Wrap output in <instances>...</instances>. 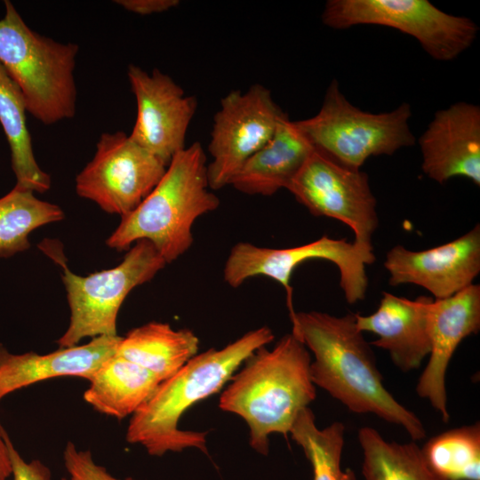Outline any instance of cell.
Here are the masks:
<instances>
[{
  "mask_svg": "<svg viewBox=\"0 0 480 480\" xmlns=\"http://www.w3.org/2000/svg\"><path fill=\"white\" fill-rule=\"evenodd\" d=\"M289 434L310 462L313 480H356L353 470L341 466L343 423L318 428L314 412L306 407L298 413Z\"/></svg>",
  "mask_w": 480,
  "mask_h": 480,
  "instance_id": "cell-24",
  "label": "cell"
},
{
  "mask_svg": "<svg viewBox=\"0 0 480 480\" xmlns=\"http://www.w3.org/2000/svg\"><path fill=\"white\" fill-rule=\"evenodd\" d=\"M6 432L0 424V480H6L12 472Z\"/></svg>",
  "mask_w": 480,
  "mask_h": 480,
  "instance_id": "cell-30",
  "label": "cell"
},
{
  "mask_svg": "<svg viewBox=\"0 0 480 480\" xmlns=\"http://www.w3.org/2000/svg\"><path fill=\"white\" fill-rule=\"evenodd\" d=\"M63 218L58 205L40 200L33 191L14 187L0 198V257L28 249V235L33 230Z\"/></svg>",
  "mask_w": 480,
  "mask_h": 480,
  "instance_id": "cell-25",
  "label": "cell"
},
{
  "mask_svg": "<svg viewBox=\"0 0 480 480\" xmlns=\"http://www.w3.org/2000/svg\"><path fill=\"white\" fill-rule=\"evenodd\" d=\"M311 260H324L336 265L340 272V285L348 303L354 304L364 299L368 286L366 266L374 262V253L359 248L353 242L328 236L289 248H269L239 242L229 252L223 268V277L232 288H237L251 277L273 279L285 291L292 318L296 312L292 304V276L299 265Z\"/></svg>",
  "mask_w": 480,
  "mask_h": 480,
  "instance_id": "cell-8",
  "label": "cell"
},
{
  "mask_svg": "<svg viewBox=\"0 0 480 480\" xmlns=\"http://www.w3.org/2000/svg\"><path fill=\"white\" fill-rule=\"evenodd\" d=\"M26 113L20 88L0 64V124L10 148L15 187L44 193L51 188V178L36 163Z\"/></svg>",
  "mask_w": 480,
  "mask_h": 480,
  "instance_id": "cell-22",
  "label": "cell"
},
{
  "mask_svg": "<svg viewBox=\"0 0 480 480\" xmlns=\"http://www.w3.org/2000/svg\"><path fill=\"white\" fill-rule=\"evenodd\" d=\"M285 115L270 90L260 84L225 95L213 116L208 144L210 188L228 186L243 164L271 139Z\"/></svg>",
  "mask_w": 480,
  "mask_h": 480,
  "instance_id": "cell-12",
  "label": "cell"
},
{
  "mask_svg": "<svg viewBox=\"0 0 480 480\" xmlns=\"http://www.w3.org/2000/svg\"><path fill=\"white\" fill-rule=\"evenodd\" d=\"M430 468L445 480H480L479 424L460 427L430 439L421 449Z\"/></svg>",
  "mask_w": 480,
  "mask_h": 480,
  "instance_id": "cell-26",
  "label": "cell"
},
{
  "mask_svg": "<svg viewBox=\"0 0 480 480\" xmlns=\"http://www.w3.org/2000/svg\"><path fill=\"white\" fill-rule=\"evenodd\" d=\"M121 336L102 335L81 346L54 352L12 354L0 345V400L36 382L57 377L91 380L102 364L116 354Z\"/></svg>",
  "mask_w": 480,
  "mask_h": 480,
  "instance_id": "cell-18",
  "label": "cell"
},
{
  "mask_svg": "<svg viewBox=\"0 0 480 480\" xmlns=\"http://www.w3.org/2000/svg\"><path fill=\"white\" fill-rule=\"evenodd\" d=\"M411 116L406 102L389 112L364 111L346 99L334 79L318 113L295 124L316 149L345 166L360 169L370 156H391L414 145Z\"/></svg>",
  "mask_w": 480,
  "mask_h": 480,
  "instance_id": "cell-6",
  "label": "cell"
},
{
  "mask_svg": "<svg viewBox=\"0 0 480 480\" xmlns=\"http://www.w3.org/2000/svg\"><path fill=\"white\" fill-rule=\"evenodd\" d=\"M166 265L155 246L140 240L115 268L81 276L64 268L62 280L70 308L60 348L76 346L84 338L115 336L121 305L137 286L150 281Z\"/></svg>",
  "mask_w": 480,
  "mask_h": 480,
  "instance_id": "cell-7",
  "label": "cell"
},
{
  "mask_svg": "<svg viewBox=\"0 0 480 480\" xmlns=\"http://www.w3.org/2000/svg\"><path fill=\"white\" fill-rule=\"evenodd\" d=\"M432 299L410 300L384 292L376 311L356 315V327L377 335L372 345L387 350L401 371L415 370L430 353L427 308Z\"/></svg>",
  "mask_w": 480,
  "mask_h": 480,
  "instance_id": "cell-17",
  "label": "cell"
},
{
  "mask_svg": "<svg viewBox=\"0 0 480 480\" xmlns=\"http://www.w3.org/2000/svg\"><path fill=\"white\" fill-rule=\"evenodd\" d=\"M422 170L443 184L465 177L480 185V108L457 102L436 112L419 139Z\"/></svg>",
  "mask_w": 480,
  "mask_h": 480,
  "instance_id": "cell-16",
  "label": "cell"
},
{
  "mask_svg": "<svg viewBox=\"0 0 480 480\" xmlns=\"http://www.w3.org/2000/svg\"><path fill=\"white\" fill-rule=\"evenodd\" d=\"M65 468L68 478L61 480H135L132 477L119 479L98 465L90 451L78 450L72 442H68L63 452Z\"/></svg>",
  "mask_w": 480,
  "mask_h": 480,
  "instance_id": "cell-27",
  "label": "cell"
},
{
  "mask_svg": "<svg viewBox=\"0 0 480 480\" xmlns=\"http://www.w3.org/2000/svg\"><path fill=\"white\" fill-rule=\"evenodd\" d=\"M310 364L308 349L291 332L271 349L254 351L221 393L220 409L245 421L258 453H268L270 435L287 436L298 413L315 400Z\"/></svg>",
  "mask_w": 480,
  "mask_h": 480,
  "instance_id": "cell-3",
  "label": "cell"
},
{
  "mask_svg": "<svg viewBox=\"0 0 480 480\" xmlns=\"http://www.w3.org/2000/svg\"><path fill=\"white\" fill-rule=\"evenodd\" d=\"M358 441L364 480H445L430 468L414 442L387 441L371 427L359 429Z\"/></svg>",
  "mask_w": 480,
  "mask_h": 480,
  "instance_id": "cell-23",
  "label": "cell"
},
{
  "mask_svg": "<svg viewBox=\"0 0 480 480\" xmlns=\"http://www.w3.org/2000/svg\"><path fill=\"white\" fill-rule=\"evenodd\" d=\"M6 443L9 449L13 480H52L49 468L40 460L26 461L13 446L6 434Z\"/></svg>",
  "mask_w": 480,
  "mask_h": 480,
  "instance_id": "cell-28",
  "label": "cell"
},
{
  "mask_svg": "<svg viewBox=\"0 0 480 480\" xmlns=\"http://www.w3.org/2000/svg\"><path fill=\"white\" fill-rule=\"evenodd\" d=\"M356 315L295 312L292 332L314 354V385L356 413H373L403 427L413 441L426 436L420 420L402 405L382 382L373 352L356 324Z\"/></svg>",
  "mask_w": 480,
  "mask_h": 480,
  "instance_id": "cell-1",
  "label": "cell"
},
{
  "mask_svg": "<svg viewBox=\"0 0 480 480\" xmlns=\"http://www.w3.org/2000/svg\"><path fill=\"white\" fill-rule=\"evenodd\" d=\"M207 164L199 142L178 152L154 189L122 217L107 245L124 251L137 241L147 240L166 264L183 255L193 244L195 221L220 206L209 186Z\"/></svg>",
  "mask_w": 480,
  "mask_h": 480,
  "instance_id": "cell-4",
  "label": "cell"
},
{
  "mask_svg": "<svg viewBox=\"0 0 480 480\" xmlns=\"http://www.w3.org/2000/svg\"><path fill=\"white\" fill-rule=\"evenodd\" d=\"M127 76L137 104L136 120L129 136L168 166L186 148V135L197 100L157 68L148 73L131 64Z\"/></svg>",
  "mask_w": 480,
  "mask_h": 480,
  "instance_id": "cell-13",
  "label": "cell"
},
{
  "mask_svg": "<svg viewBox=\"0 0 480 480\" xmlns=\"http://www.w3.org/2000/svg\"><path fill=\"white\" fill-rule=\"evenodd\" d=\"M114 2L126 11L139 15L167 12L180 4L178 0H116Z\"/></svg>",
  "mask_w": 480,
  "mask_h": 480,
  "instance_id": "cell-29",
  "label": "cell"
},
{
  "mask_svg": "<svg viewBox=\"0 0 480 480\" xmlns=\"http://www.w3.org/2000/svg\"><path fill=\"white\" fill-rule=\"evenodd\" d=\"M384 267L390 285L412 284L434 299H445L473 284L480 272V226L452 241L423 251L401 244L387 253Z\"/></svg>",
  "mask_w": 480,
  "mask_h": 480,
  "instance_id": "cell-14",
  "label": "cell"
},
{
  "mask_svg": "<svg viewBox=\"0 0 480 480\" xmlns=\"http://www.w3.org/2000/svg\"><path fill=\"white\" fill-rule=\"evenodd\" d=\"M167 166L124 132H103L92 159L76 178V191L121 217L154 189Z\"/></svg>",
  "mask_w": 480,
  "mask_h": 480,
  "instance_id": "cell-11",
  "label": "cell"
},
{
  "mask_svg": "<svg viewBox=\"0 0 480 480\" xmlns=\"http://www.w3.org/2000/svg\"><path fill=\"white\" fill-rule=\"evenodd\" d=\"M199 339L188 329L150 322L121 337L116 354L153 373L161 382L197 354Z\"/></svg>",
  "mask_w": 480,
  "mask_h": 480,
  "instance_id": "cell-20",
  "label": "cell"
},
{
  "mask_svg": "<svg viewBox=\"0 0 480 480\" xmlns=\"http://www.w3.org/2000/svg\"><path fill=\"white\" fill-rule=\"evenodd\" d=\"M430 353L416 387L417 394L429 401L442 420L450 419L445 376L460 343L480 329V285L472 284L451 297L432 299L427 308Z\"/></svg>",
  "mask_w": 480,
  "mask_h": 480,
  "instance_id": "cell-15",
  "label": "cell"
},
{
  "mask_svg": "<svg viewBox=\"0 0 480 480\" xmlns=\"http://www.w3.org/2000/svg\"><path fill=\"white\" fill-rule=\"evenodd\" d=\"M0 19V64L20 88L28 113L45 125L74 117L79 47L32 30L11 1Z\"/></svg>",
  "mask_w": 480,
  "mask_h": 480,
  "instance_id": "cell-5",
  "label": "cell"
},
{
  "mask_svg": "<svg viewBox=\"0 0 480 480\" xmlns=\"http://www.w3.org/2000/svg\"><path fill=\"white\" fill-rule=\"evenodd\" d=\"M321 18L335 29L365 24L393 28L413 36L442 61L457 58L478 33L469 18L446 13L428 0H328Z\"/></svg>",
  "mask_w": 480,
  "mask_h": 480,
  "instance_id": "cell-9",
  "label": "cell"
},
{
  "mask_svg": "<svg viewBox=\"0 0 480 480\" xmlns=\"http://www.w3.org/2000/svg\"><path fill=\"white\" fill-rule=\"evenodd\" d=\"M314 149L285 115L271 139L243 164L229 185L246 195L273 196L288 188Z\"/></svg>",
  "mask_w": 480,
  "mask_h": 480,
  "instance_id": "cell-19",
  "label": "cell"
},
{
  "mask_svg": "<svg viewBox=\"0 0 480 480\" xmlns=\"http://www.w3.org/2000/svg\"><path fill=\"white\" fill-rule=\"evenodd\" d=\"M89 381L84 399L97 412L118 420L136 412L161 383L149 371L116 355Z\"/></svg>",
  "mask_w": 480,
  "mask_h": 480,
  "instance_id": "cell-21",
  "label": "cell"
},
{
  "mask_svg": "<svg viewBox=\"0 0 480 480\" xmlns=\"http://www.w3.org/2000/svg\"><path fill=\"white\" fill-rule=\"evenodd\" d=\"M275 336L268 326L252 330L220 349L196 354L132 415L126 441L142 445L152 456L196 448L207 453V432L182 430L179 420L193 404L218 393L238 367Z\"/></svg>",
  "mask_w": 480,
  "mask_h": 480,
  "instance_id": "cell-2",
  "label": "cell"
},
{
  "mask_svg": "<svg viewBox=\"0 0 480 480\" xmlns=\"http://www.w3.org/2000/svg\"><path fill=\"white\" fill-rule=\"evenodd\" d=\"M286 189L312 215L345 223L353 230V243L373 252L372 238L379 219L377 201L365 172L315 148Z\"/></svg>",
  "mask_w": 480,
  "mask_h": 480,
  "instance_id": "cell-10",
  "label": "cell"
}]
</instances>
